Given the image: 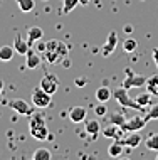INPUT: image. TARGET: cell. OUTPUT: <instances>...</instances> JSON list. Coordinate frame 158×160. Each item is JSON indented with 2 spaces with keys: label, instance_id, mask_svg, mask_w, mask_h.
Returning a JSON list of instances; mask_svg holds the SVG:
<instances>
[{
  "label": "cell",
  "instance_id": "cell-1",
  "mask_svg": "<svg viewBox=\"0 0 158 160\" xmlns=\"http://www.w3.org/2000/svg\"><path fill=\"white\" fill-rule=\"evenodd\" d=\"M29 132H31L32 138L39 142H44L50 138L49 135V130H47V125H45V120L41 113H32L31 115V120H29Z\"/></svg>",
  "mask_w": 158,
  "mask_h": 160
},
{
  "label": "cell",
  "instance_id": "cell-2",
  "mask_svg": "<svg viewBox=\"0 0 158 160\" xmlns=\"http://www.w3.org/2000/svg\"><path fill=\"white\" fill-rule=\"evenodd\" d=\"M113 96L114 99L119 103L121 106H125V108H133V110H138V111H145V106H141L136 99L133 98H130V94H128V89L126 88H123V86H119V88H116L113 91Z\"/></svg>",
  "mask_w": 158,
  "mask_h": 160
},
{
  "label": "cell",
  "instance_id": "cell-3",
  "mask_svg": "<svg viewBox=\"0 0 158 160\" xmlns=\"http://www.w3.org/2000/svg\"><path fill=\"white\" fill-rule=\"evenodd\" d=\"M31 98H32V105L36 108H41V110H42V108H49L50 103H52V94L45 93L41 86H39V88H36L31 93Z\"/></svg>",
  "mask_w": 158,
  "mask_h": 160
},
{
  "label": "cell",
  "instance_id": "cell-4",
  "mask_svg": "<svg viewBox=\"0 0 158 160\" xmlns=\"http://www.w3.org/2000/svg\"><path fill=\"white\" fill-rule=\"evenodd\" d=\"M146 81H148L146 76H143V74H135V72L126 71V78L123 79V84H121V86L130 91L131 88H143V86H146Z\"/></svg>",
  "mask_w": 158,
  "mask_h": 160
},
{
  "label": "cell",
  "instance_id": "cell-5",
  "mask_svg": "<svg viewBox=\"0 0 158 160\" xmlns=\"http://www.w3.org/2000/svg\"><path fill=\"white\" fill-rule=\"evenodd\" d=\"M8 106H10L14 111H17L19 115H25V116H31L34 113V110H36V106H34V105H29L27 101L19 99V98L10 99V101H8Z\"/></svg>",
  "mask_w": 158,
  "mask_h": 160
},
{
  "label": "cell",
  "instance_id": "cell-6",
  "mask_svg": "<svg viewBox=\"0 0 158 160\" xmlns=\"http://www.w3.org/2000/svg\"><path fill=\"white\" fill-rule=\"evenodd\" d=\"M146 123H148L146 116H131V118L126 120L121 128L125 130V133H128V132H140L141 128H145Z\"/></svg>",
  "mask_w": 158,
  "mask_h": 160
},
{
  "label": "cell",
  "instance_id": "cell-7",
  "mask_svg": "<svg viewBox=\"0 0 158 160\" xmlns=\"http://www.w3.org/2000/svg\"><path fill=\"white\" fill-rule=\"evenodd\" d=\"M41 88L44 89L45 93L54 94V93L59 89V79H57V76H55V74H50V72L44 74V78L41 79Z\"/></svg>",
  "mask_w": 158,
  "mask_h": 160
},
{
  "label": "cell",
  "instance_id": "cell-8",
  "mask_svg": "<svg viewBox=\"0 0 158 160\" xmlns=\"http://www.w3.org/2000/svg\"><path fill=\"white\" fill-rule=\"evenodd\" d=\"M116 46H118V34H116V31H111L108 39H106V42L103 44V47H101V54H103L104 58H109V56L114 52Z\"/></svg>",
  "mask_w": 158,
  "mask_h": 160
},
{
  "label": "cell",
  "instance_id": "cell-9",
  "mask_svg": "<svg viewBox=\"0 0 158 160\" xmlns=\"http://www.w3.org/2000/svg\"><path fill=\"white\" fill-rule=\"evenodd\" d=\"M123 133H125V130L121 127H118V125H113V123H109L108 127H104V130H103V137L111 138V140H121Z\"/></svg>",
  "mask_w": 158,
  "mask_h": 160
},
{
  "label": "cell",
  "instance_id": "cell-10",
  "mask_svg": "<svg viewBox=\"0 0 158 160\" xmlns=\"http://www.w3.org/2000/svg\"><path fill=\"white\" fill-rule=\"evenodd\" d=\"M86 115H88V111H86V108H84V106H72L69 110V120L72 123L86 122Z\"/></svg>",
  "mask_w": 158,
  "mask_h": 160
},
{
  "label": "cell",
  "instance_id": "cell-11",
  "mask_svg": "<svg viewBox=\"0 0 158 160\" xmlns=\"http://www.w3.org/2000/svg\"><path fill=\"white\" fill-rule=\"evenodd\" d=\"M119 142L123 143V147H131V148H136V147L141 143V137H140L138 132H128Z\"/></svg>",
  "mask_w": 158,
  "mask_h": 160
},
{
  "label": "cell",
  "instance_id": "cell-12",
  "mask_svg": "<svg viewBox=\"0 0 158 160\" xmlns=\"http://www.w3.org/2000/svg\"><path fill=\"white\" fill-rule=\"evenodd\" d=\"M41 56L37 51H34V49H29L27 51V54H25V66H27L29 69H37L41 66Z\"/></svg>",
  "mask_w": 158,
  "mask_h": 160
},
{
  "label": "cell",
  "instance_id": "cell-13",
  "mask_svg": "<svg viewBox=\"0 0 158 160\" xmlns=\"http://www.w3.org/2000/svg\"><path fill=\"white\" fill-rule=\"evenodd\" d=\"M84 132H86L91 138H96L98 133H101L99 122H98V120H86V123H84Z\"/></svg>",
  "mask_w": 158,
  "mask_h": 160
},
{
  "label": "cell",
  "instance_id": "cell-14",
  "mask_svg": "<svg viewBox=\"0 0 158 160\" xmlns=\"http://www.w3.org/2000/svg\"><path fill=\"white\" fill-rule=\"evenodd\" d=\"M42 37H44V31H42L39 25H32V27L27 29V41H29V44H36V42L41 41Z\"/></svg>",
  "mask_w": 158,
  "mask_h": 160
},
{
  "label": "cell",
  "instance_id": "cell-15",
  "mask_svg": "<svg viewBox=\"0 0 158 160\" xmlns=\"http://www.w3.org/2000/svg\"><path fill=\"white\" fill-rule=\"evenodd\" d=\"M14 49H15V52H19L20 56H25L27 51L31 49V44H29V41H24L22 37H15L14 39Z\"/></svg>",
  "mask_w": 158,
  "mask_h": 160
},
{
  "label": "cell",
  "instance_id": "cell-16",
  "mask_svg": "<svg viewBox=\"0 0 158 160\" xmlns=\"http://www.w3.org/2000/svg\"><path fill=\"white\" fill-rule=\"evenodd\" d=\"M111 96H113V91H111L108 86H101V88L96 89V99L99 103H106Z\"/></svg>",
  "mask_w": 158,
  "mask_h": 160
},
{
  "label": "cell",
  "instance_id": "cell-17",
  "mask_svg": "<svg viewBox=\"0 0 158 160\" xmlns=\"http://www.w3.org/2000/svg\"><path fill=\"white\" fill-rule=\"evenodd\" d=\"M14 56H15L14 46H2V47H0V61H3V62L12 61Z\"/></svg>",
  "mask_w": 158,
  "mask_h": 160
},
{
  "label": "cell",
  "instance_id": "cell-18",
  "mask_svg": "<svg viewBox=\"0 0 158 160\" xmlns=\"http://www.w3.org/2000/svg\"><path fill=\"white\" fill-rule=\"evenodd\" d=\"M121 153H123V143L119 140H114L113 143L108 147V155L113 158H118Z\"/></svg>",
  "mask_w": 158,
  "mask_h": 160
},
{
  "label": "cell",
  "instance_id": "cell-19",
  "mask_svg": "<svg viewBox=\"0 0 158 160\" xmlns=\"http://www.w3.org/2000/svg\"><path fill=\"white\" fill-rule=\"evenodd\" d=\"M126 120H128L126 116L123 113H118V111H113V113H109V116H108V122L113 123V125H118V127H123Z\"/></svg>",
  "mask_w": 158,
  "mask_h": 160
},
{
  "label": "cell",
  "instance_id": "cell-20",
  "mask_svg": "<svg viewBox=\"0 0 158 160\" xmlns=\"http://www.w3.org/2000/svg\"><path fill=\"white\" fill-rule=\"evenodd\" d=\"M145 147L148 150H153V152H158V133H151L145 138Z\"/></svg>",
  "mask_w": 158,
  "mask_h": 160
},
{
  "label": "cell",
  "instance_id": "cell-21",
  "mask_svg": "<svg viewBox=\"0 0 158 160\" xmlns=\"http://www.w3.org/2000/svg\"><path fill=\"white\" fill-rule=\"evenodd\" d=\"M15 3L19 5L20 12H24V14H29L36 7V0H15Z\"/></svg>",
  "mask_w": 158,
  "mask_h": 160
},
{
  "label": "cell",
  "instance_id": "cell-22",
  "mask_svg": "<svg viewBox=\"0 0 158 160\" xmlns=\"http://www.w3.org/2000/svg\"><path fill=\"white\" fill-rule=\"evenodd\" d=\"M146 89H148L151 94L158 96V74H153V76L148 78V81H146Z\"/></svg>",
  "mask_w": 158,
  "mask_h": 160
},
{
  "label": "cell",
  "instance_id": "cell-23",
  "mask_svg": "<svg viewBox=\"0 0 158 160\" xmlns=\"http://www.w3.org/2000/svg\"><path fill=\"white\" fill-rule=\"evenodd\" d=\"M50 157H52V155H50V152L47 148H37L36 152L32 153L34 160H50Z\"/></svg>",
  "mask_w": 158,
  "mask_h": 160
},
{
  "label": "cell",
  "instance_id": "cell-24",
  "mask_svg": "<svg viewBox=\"0 0 158 160\" xmlns=\"http://www.w3.org/2000/svg\"><path fill=\"white\" fill-rule=\"evenodd\" d=\"M136 47H138V42H136V39H133V37H126L125 41H123V49H125L126 52H133V51H136Z\"/></svg>",
  "mask_w": 158,
  "mask_h": 160
},
{
  "label": "cell",
  "instance_id": "cell-25",
  "mask_svg": "<svg viewBox=\"0 0 158 160\" xmlns=\"http://www.w3.org/2000/svg\"><path fill=\"white\" fill-rule=\"evenodd\" d=\"M79 5V0H62V14H69Z\"/></svg>",
  "mask_w": 158,
  "mask_h": 160
},
{
  "label": "cell",
  "instance_id": "cell-26",
  "mask_svg": "<svg viewBox=\"0 0 158 160\" xmlns=\"http://www.w3.org/2000/svg\"><path fill=\"white\" fill-rule=\"evenodd\" d=\"M136 101H138L141 106H145V108L150 106L151 105V93L150 91H148V93H141L138 98H136Z\"/></svg>",
  "mask_w": 158,
  "mask_h": 160
},
{
  "label": "cell",
  "instance_id": "cell-27",
  "mask_svg": "<svg viewBox=\"0 0 158 160\" xmlns=\"http://www.w3.org/2000/svg\"><path fill=\"white\" fill-rule=\"evenodd\" d=\"M146 120H158V105H150L148 106V113H146Z\"/></svg>",
  "mask_w": 158,
  "mask_h": 160
},
{
  "label": "cell",
  "instance_id": "cell-28",
  "mask_svg": "<svg viewBox=\"0 0 158 160\" xmlns=\"http://www.w3.org/2000/svg\"><path fill=\"white\" fill-rule=\"evenodd\" d=\"M44 56H45V59H47V62H50V64H54V62H57L59 61V59H61V58H59V54H57V51H45V52H44Z\"/></svg>",
  "mask_w": 158,
  "mask_h": 160
},
{
  "label": "cell",
  "instance_id": "cell-29",
  "mask_svg": "<svg viewBox=\"0 0 158 160\" xmlns=\"http://www.w3.org/2000/svg\"><path fill=\"white\" fill-rule=\"evenodd\" d=\"M94 113H96V116H106V115H108L106 103H99L98 106H94Z\"/></svg>",
  "mask_w": 158,
  "mask_h": 160
},
{
  "label": "cell",
  "instance_id": "cell-30",
  "mask_svg": "<svg viewBox=\"0 0 158 160\" xmlns=\"http://www.w3.org/2000/svg\"><path fill=\"white\" fill-rule=\"evenodd\" d=\"M55 51H57L59 58H66V56H67V52H69V49H67V46L64 44V42H61V41H59V44H57V47H55Z\"/></svg>",
  "mask_w": 158,
  "mask_h": 160
},
{
  "label": "cell",
  "instance_id": "cell-31",
  "mask_svg": "<svg viewBox=\"0 0 158 160\" xmlns=\"http://www.w3.org/2000/svg\"><path fill=\"white\" fill-rule=\"evenodd\" d=\"M45 49H47V42H42V39L36 42V51L37 52H45Z\"/></svg>",
  "mask_w": 158,
  "mask_h": 160
},
{
  "label": "cell",
  "instance_id": "cell-32",
  "mask_svg": "<svg viewBox=\"0 0 158 160\" xmlns=\"http://www.w3.org/2000/svg\"><path fill=\"white\" fill-rule=\"evenodd\" d=\"M76 86H78V88H83V86H86V83H88V79L84 76H79V78H76Z\"/></svg>",
  "mask_w": 158,
  "mask_h": 160
},
{
  "label": "cell",
  "instance_id": "cell-33",
  "mask_svg": "<svg viewBox=\"0 0 158 160\" xmlns=\"http://www.w3.org/2000/svg\"><path fill=\"white\" fill-rule=\"evenodd\" d=\"M57 44H59V41H49V42H47V49H49V51H55ZM47 49H45V51H47Z\"/></svg>",
  "mask_w": 158,
  "mask_h": 160
},
{
  "label": "cell",
  "instance_id": "cell-34",
  "mask_svg": "<svg viewBox=\"0 0 158 160\" xmlns=\"http://www.w3.org/2000/svg\"><path fill=\"white\" fill-rule=\"evenodd\" d=\"M151 56H153V62H155V66L158 68V47H155V49L151 51Z\"/></svg>",
  "mask_w": 158,
  "mask_h": 160
},
{
  "label": "cell",
  "instance_id": "cell-35",
  "mask_svg": "<svg viewBox=\"0 0 158 160\" xmlns=\"http://www.w3.org/2000/svg\"><path fill=\"white\" fill-rule=\"evenodd\" d=\"M123 31H125L126 34H133V25H130V24L125 25V27H123Z\"/></svg>",
  "mask_w": 158,
  "mask_h": 160
},
{
  "label": "cell",
  "instance_id": "cell-36",
  "mask_svg": "<svg viewBox=\"0 0 158 160\" xmlns=\"http://www.w3.org/2000/svg\"><path fill=\"white\" fill-rule=\"evenodd\" d=\"M91 0H79V5H88Z\"/></svg>",
  "mask_w": 158,
  "mask_h": 160
},
{
  "label": "cell",
  "instance_id": "cell-37",
  "mask_svg": "<svg viewBox=\"0 0 158 160\" xmlns=\"http://www.w3.org/2000/svg\"><path fill=\"white\" fill-rule=\"evenodd\" d=\"M62 64H64V68H69L71 62H69V59H66V61H62Z\"/></svg>",
  "mask_w": 158,
  "mask_h": 160
},
{
  "label": "cell",
  "instance_id": "cell-38",
  "mask_svg": "<svg viewBox=\"0 0 158 160\" xmlns=\"http://www.w3.org/2000/svg\"><path fill=\"white\" fill-rule=\"evenodd\" d=\"M2 89H3V81L0 79V96H2Z\"/></svg>",
  "mask_w": 158,
  "mask_h": 160
},
{
  "label": "cell",
  "instance_id": "cell-39",
  "mask_svg": "<svg viewBox=\"0 0 158 160\" xmlns=\"http://www.w3.org/2000/svg\"><path fill=\"white\" fill-rule=\"evenodd\" d=\"M155 158H156V160H158V152H156V157H155Z\"/></svg>",
  "mask_w": 158,
  "mask_h": 160
},
{
  "label": "cell",
  "instance_id": "cell-40",
  "mask_svg": "<svg viewBox=\"0 0 158 160\" xmlns=\"http://www.w3.org/2000/svg\"><path fill=\"white\" fill-rule=\"evenodd\" d=\"M44 2H45V0H44Z\"/></svg>",
  "mask_w": 158,
  "mask_h": 160
}]
</instances>
